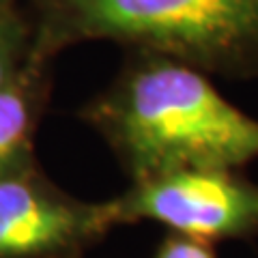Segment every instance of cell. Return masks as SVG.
Here are the masks:
<instances>
[{
    "label": "cell",
    "mask_w": 258,
    "mask_h": 258,
    "mask_svg": "<svg viewBox=\"0 0 258 258\" xmlns=\"http://www.w3.org/2000/svg\"><path fill=\"white\" fill-rule=\"evenodd\" d=\"M114 226L112 200L69 196L37 164L0 176V258L82 256Z\"/></svg>",
    "instance_id": "277c9868"
},
{
    "label": "cell",
    "mask_w": 258,
    "mask_h": 258,
    "mask_svg": "<svg viewBox=\"0 0 258 258\" xmlns=\"http://www.w3.org/2000/svg\"><path fill=\"white\" fill-rule=\"evenodd\" d=\"M82 118L132 181L258 159V118L226 99L209 74L159 54H136Z\"/></svg>",
    "instance_id": "6da1fadb"
},
{
    "label": "cell",
    "mask_w": 258,
    "mask_h": 258,
    "mask_svg": "<svg viewBox=\"0 0 258 258\" xmlns=\"http://www.w3.org/2000/svg\"><path fill=\"white\" fill-rule=\"evenodd\" d=\"M32 50L30 20L13 9L0 15V86L11 80L28 60Z\"/></svg>",
    "instance_id": "8992f818"
},
{
    "label": "cell",
    "mask_w": 258,
    "mask_h": 258,
    "mask_svg": "<svg viewBox=\"0 0 258 258\" xmlns=\"http://www.w3.org/2000/svg\"><path fill=\"white\" fill-rule=\"evenodd\" d=\"M32 54L116 41L209 76H258V0H32Z\"/></svg>",
    "instance_id": "7a4b0ae2"
},
{
    "label": "cell",
    "mask_w": 258,
    "mask_h": 258,
    "mask_svg": "<svg viewBox=\"0 0 258 258\" xmlns=\"http://www.w3.org/2000/svg\"><path fill=\"white\" fill-rule=\"evenodd\" d=\"M50 64L30 52L18 74L0 86V176L37 164L35 136L50 101Z\"/></svg>",
    "instance_id": "5b68a950"
},
{
    "label": "cell",
    "mask_w": 258,
    "mask_h": 258,
    "mask_svg": "<svg viewBox=\"0 0 258 258\" xmlns=\"http://www.w3.org/2000/svg\"><path fill=\"white\" fill-rule=\"evenodd\" d=\"M151 258H217V254L211 243L170 232L164 237Z\"/></svg>",
    "instance_id": "52a82bcc"
},
{
    "label": "cell",
    "mask_w": 258,
    "mask_h": 258,
    "mask_svg": "<svg viewBox=\"0 0 258 258\" xmlns=\"http://www.w3.org/2000/svg\"><path fill=\"white\" fill-rule=\"evenodd\" d=\"M243 168H185L132 181L112 198L116 224L155 222L176 235L220 243L258 241V183Z\"/></svg>",
    "instance_id": "3957f363"
},
{
    "label": "cell",
    "mask_w": 258,
    "mask_h": 258,
    "mask_svg": "<svg viewBox=\"0 0 258 258\" xmlns=\"http://www.w3.org/2000/svg\"><path fill=\"white\" fill-rule=\"evenodd\" d=\"M67 258H82V256H80V254H76V256H67Z\"/></svg>",
    "instance_id": "9c48e42d"
},
{
    "label": "cell",
    "mask_w": 258,
    "mask_h": 258,
    "mask_svg": "<svg viewBox=\"0 0 258 258\" xmlns=\"http://www.w3.org/2000/svg\"><path fill=\"white\" fill-rule=\"evenodd\" d=\"M18 9V0H0V15Z\"/></svg>",
    "instance_id": "ba28073f"
}]
</instances>
